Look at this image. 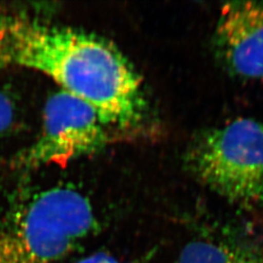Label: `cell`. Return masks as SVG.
Wrapping results in <instances>:
<instances>
[{
  "label": "cell",
  "instance_id": "6da1fadb",
  "mask_svg": "<svg viewBox=\"0 0 263 263\" xmlns=\"http://www.w3.org/2000/svg\"><path fill=\"white\" fill-rule=\"evenodd\" d=\"M23 67L47 76L119 128L142 116L140 78L108 41L20 13L0 12V68Z\"/></svg>",
  "mask_w": 263,
  "mask_h": 263
},
{
  "label": "cell",
  "instance_id": "7a4b0ae2",
  "mask_svg": "<svg viewBox=\"0 0 263 263\" xmlns=\"http://www.w3.org/2000/svg\"><path fill=\"white\" fill-rule=\"evenodd\" d=\"M97 227L84 194L66 186L46 189L0 226V263H59Z\"/></svg>",
  "mask_w": 263,
  "mask_h": 263
},
{
  "label": "cell",
  "instance_id": "3957f363",
  "mask_svg": "<svg viewBox=\"0 0 263 263\" xmlns=\"http://www.w3.org/2000/svg\"><path fill=\"white\" fill-rule=\"evenodd\" d=\"M186 163L202 183L229 202L263 207V121L238 118L202 133Z\"/></svg>",
  "mask_w": 263,
  "mask_h": 263
},
{
  "label": "cell",
  "instance_id": "277c9868",
  "mask_svg": "<svg viewBox=\"0 0 263 263\" xmlns=\"http://www.w3.org/2000/svg\"><path fill=\"white\" fill-rule=\"evenodd\" d=\"M112 127L92 105L59 90L44 107L40 136L15 164L23 169L65 165L104 148Z\"/></svg>",
  "mask_w": 263,
  "mask_h": 263
},
{
  "label": "cell",
  "instance_id": "5b68a950",
  "mask_svg": "<svg viewBox=\"0 0 263 263\" xmlns=\"http://www.w3.org/2000/svg\"><path fill=\"white\" fill-rule=\"evenodd\" d=\"M216 55L238 78L263 79V3L227 2L214 35Z\"/></svg>",
  "mask_w": 263,
  "mask_h": 263
},
{
  "label": "cell",
  "instance_id": "8992f818",
  "mask_svg": "<svg viewBox=\"0 0 263 263\" xmlns=\"http://www.w3.org/2000/svg\"><path fill=\"white\" fill-rule=\"evenodd\" d=\"M178 263H263V245L198 240L182 249Z\"/></svg>",
  "mask_w": 263,
  "mask_h": 263
},
{
  "label": "cell",
  "instance_id": "52a82bcc",
  "mask_svg": "<svg viewBox=\"0 0 263 263\" xmlns=\"http://www.w3.org/2000/svg\"><path fill=\"white\" fill-rule=\"evenodd\" d=\"M15 119V104L7 92L0 89V137L9 131Z\"/></svg>",
  "mask_w": 263,
  "mask_h": 263
},
{
  "label": "cell",
  "instance_id": "ba28073f",
  "mask_svg": "<svg viewBox=\"0 0 263 263\" xmlns=\"http://www.w3.org/2000/svg\"><path fill=\"white\" fill-rule=\"evenodd\" d=\"M74 263H123L115 255L108 252H97L89 254Z\"/></svg>",
  "mask_w": 263,
  "mask_h": 263
}]
</instances>
